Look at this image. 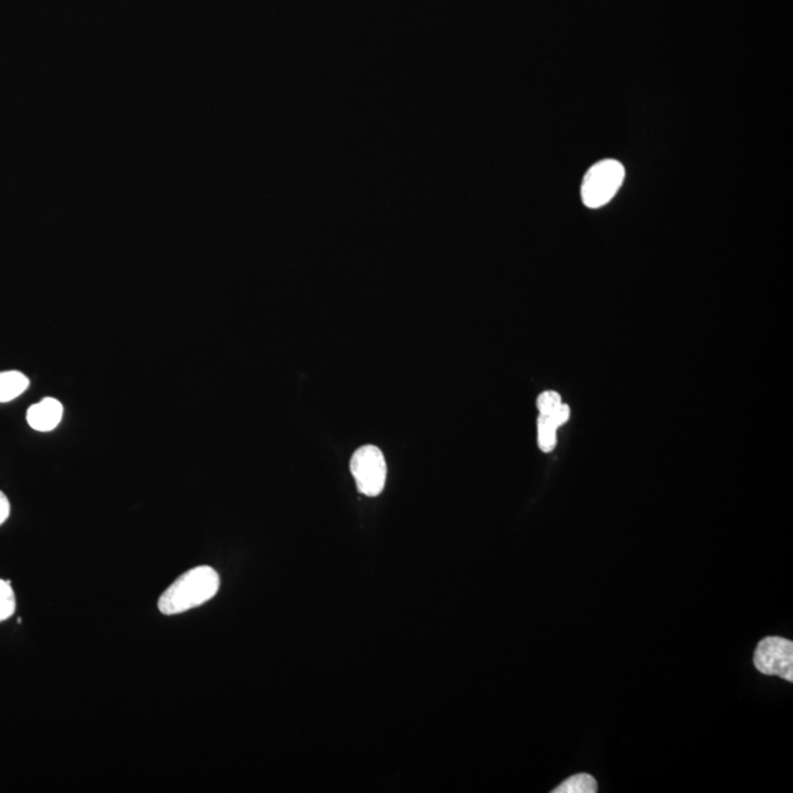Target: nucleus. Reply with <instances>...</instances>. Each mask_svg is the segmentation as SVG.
I'll list each match as a JSON object with an SVG mask.
<instances>
[{
	"mask_svg": "<svg viewBox=\"0 0 793 793\" xmlns=\"http://www.w3.org/2000/svg\"><path fill=\"white\" fill-rule=\"evenodd\" d=\"M221 579L215 569L199 566L183 573L159 598V611L165 616L182 615L211 602L220 591Z\"/></svg>",
	"mask_w": 793,
	"mask_h": 793,
	"instance_id": "obj_1",
	"label": "nucleus"
},
{
	"mask_svg": "<svg viewBox=\"0 0 793 793\" xmlns=\"http://www.w3.org/2000/svg\"><path fill=\"white\" fill-rule=\"evenodd\" d=\"M624 182V168L615 159L595 163L587 170L582 182V201L591 209L607 205Z\"/></svg>",
	"mask_w": 793,
	"mask_h": 793,
	"instance_id": "obj_2",
	"label": "nucleus"
},
{
	"mask_svg": "<svg viewBox=\"0 0 793 793\" xmlns=\"http://www.w3.org/2000/svg\"><path fill=\"white\" fill-rule=\"evenodd\" d=\"M350 470L359 493L367 497H376L384 491L387 482V461L376 446L360 447L351 457Z\"/></svg>",
	"mask_w": 793,
	"mask_h": 793,
	"instance_id": "obj_3",
	"label": "nucleus"
},
{
	"mask_svg": "<svg viewBox=\"0 0 793 793\" xmlns=\"http://www.w3.org/2000/svg\"><path fill=\"white\" fill-rule=\"evenodd\" d=\"M754 665L759 673L779 676L793 681V644L786 637L769 636L759 642L754 654Z\"/></svg>",
	"mask_w": 793,
	"mask_h": 793,
	"instance_id": "obj_4",
	"label": "nucleus"
},
{
	"mask_svg": "<svg viewBox=\"0 0 793 793\" xmlns=\"http://www.w3.org/2000/svg\"><path fill=\"white\" fill-rule=\"evenodd\" d=\"M536 406L540 410L538 446L544 453H552L556 448L557 430L569 421L570 409L556 392L541 394Z\"/></svg>",
	"mask_w": 793,
	"mask_h": 793,
	"instance_id": "obj_5",
	"label": "nucleus"
},
{
	"mask_svg": "<svg viewBox=\"0 0 793 793\" xmlns=\"http://www.w3.org/2000/svg\"><path fill=\"white\" fill-rule=\"evenodd\" d=\"M62 417H64V406L52 397L36 402L27 411L28 425L39 432L53 431L61 423Z\"/></svg>",
	"mask_w": 793,
	"mask_h": 793,
	"instance_id": "obj_6",
	"label": "nucleus"
},
{
	"mask_svg": "<svg viewBox=\"0 0 793 793\" xmlns=\"http://www.w3.org/2000/svg\"><path fill=\"white\" fill-rule=\"evenodd\" d=\"M29 387L28 377L23 372H0V402L15 400Z\"/></svg>",
	"mask_w": 793,
	"mask_h": 793,
	"instance_id": "obj_7",
	"label": "nucleus"
},
{
	"mask_svg": "<svg viewBox=\"0 0 793 793\" xmlns=\"http://www.w3.org/2000/svg\"><path fill=\"white\" fill-rule=\"evenodd\" d=\"M598 791L597 780L591 775H577L566 780L560 786L554 789V793H595Z\"/></svg>",
	"mask_w": 793,
	"mask_h": 793,
	"instance_id": "obj_8",
	"label": "nucleus"
},
{
	"mask_svg": "<svg viewBox=\"0 0 793 793\" xmlns=\"http://www.w3.org/2000/svg\"><path fill=\"white\" fill-rule=\"evenodd\" d=\"M16 608V599L14 590H12L10 581L0 579V622H5L14 615Z\"/></svg>",
	"mask_w": 793,
	"mask_h": 793,
	"instance_id": "obj_9",
	"label": "nucleus"
},
{
	"mask_svg": "<svg viewBox=\"0 0 793 793\" xmlns=\"http://www.w3.org/2000/svg\"><path fill=\"white\" fill-rule=\"evenodd\" d=\"M11 513V505L10 499H8L7 495L0 491V524H3L7 522L8 518H10Z\"/></svg>",
	"mask_w": 793,
	"mask_h": 793,
	"instance_id": "obj_10",
	"label": "nucleus"
}]
</instances>
